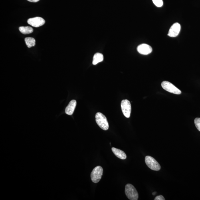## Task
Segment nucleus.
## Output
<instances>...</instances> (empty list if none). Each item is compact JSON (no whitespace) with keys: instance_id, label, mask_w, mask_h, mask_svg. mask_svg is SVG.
<instances>
[{"instance_id":"obj_3","label":"nucleus","mask_w":200,"mask_h":200,"mask_svg":"<svg viewBox=\"0 0 200 200\" xmlns=\"http://www.w3.org/2000/svg\"><path fill=\"white\" fill-rule=\"evenodd\" d=\"M103 173V169L100 166H97L93 170L91 173V178L93 182L97 183L101 179Z\"/></svg>"},{"instance_id":"obj_15","label":"nucleus","mask_w":200,"mask_h":200,"mask_svg":"<svg viewBox=\"0 0 200 200\" xmlns=\"http://www.w3.org/2000/svg\"><path fill=\"white\" fill-rule=\"evenodd\" d=\"M153 3L156 6L158 7H161L163 5L162 0H152Z\"/></svg>"},{"instance_id":"obj_9","label":"nucleus","mask_w":200,"mask_h":200,"mask_svg":"<svg viewBox=\"0 0 200 200\" xmlns=\"http://www.w3.org/2000/svg\"><path fill=\"white\" fill-rule=\"evenodd\" d=\"M137 51L139 54L147 55L152 51V48L146 44H142L139 45L137 48Z\"/></svg>"},{"instance_id":"obj_18","label":"nucleus","mask_w":200,"mask_h":200,"mask_svg":"<svg viewBox=\"0 0 200 200\" xmlns=\"http://www.w3.org/2000/svg\"><path fill=\"white\" fill-rule=\"evenodd\" d=\"M27 1L30 2H32V3H36V2L39 1V0H27Z\"/></svg>"},{"instance_id":"obj_7","label":"nucleus","mask_w":200,"mask_h":200,"mask_svg":"<svg viewBox=\"0 0 200 200\" xmlns=\"http://www.w3.org/2000/svg\"><path fill=\"white\" fill-rule=\"evenodd\" d=\"M45 21L43 18L39 17L30 18L28 20V24L36 28L41 27L45 23Z\"/></svg>"},{"instance_id":"obj_10","label":"nucleus","mask_w":200,"mask_h":200,"mask_svg":"<svg viewBox=\"0 0 200 200\" xmlns=\"http://www.w3.org/2000/svg\"><path fill=\"white\" fill-rule=\"evenodd\" d=\"M76 105V101L75 100H72L70 101L65 109L66 114L71 115L74 112Z\"/></svg>"},{"instance_id":"obj_13","label":"nucleus","mask_w":200,"mask_h":200,"mask_svg":"<svg viewBox=\"0 0 200 200\" xmlns=\"http://www.w3.org/2000/svg\"><path fill=\"white\" fill-rule=\"evenodd\" d=\"M19 30L22 33L25 34H29L33 32V28L29 27H21L19 28Z\"/></svg>"},{"instance_id":"obj_2","label":"nucleus","mask_w":200,"mask_h":200,"mask_svg":"<svg viewBox=\"0 0 200 200\" xmlns=\"http://www.w3.org/2000/svg\"><path fill=\"white\" fill-rule=\"evenodd\" d=\"M125 193L129 200H137L139 195L138 192L132 185L128 184L125 186Z\"/></svg>"},{"instance_id":"obj_8","label":"nucleus","mask_w":200,"mask_h":200,"mask_svg":"<svg viewBox=\"0 0 200 200\" xmlns=\"http://www.w3.org/2000/svg\"><path fill=\"white\" fill-rule=\"evenodd\" d=\"M181 29V26L178 23H174L170 28L168 35L170 37H175L178 35Z\"/></svg>"},{"instance_id":"obj_12","label":"nucleus","mask_w":200,"mask_h":200,"mask_svg":"<svg viewBox=\"0 0 200 200\" xmlns=\"http://www.w3.org/2000/svg\"><path fill=\"white\" fill-rule=\"evenodd\" d=\"M103 60H104V56L103 54L100 53H97L94 54L92 64L94 65H96L99 63L103 61Z\"/></svg>"},{"instance_id":"obj_16","label":"nucleus","mask_w":200,"mask_h":200,"mask_svg":"<svg viewBox=\"0 0 200 200\" xmlns=\"http://www.w3.org/2000/svg\"><path fill=\"white\" fill-rule=\"evenodd\" d=\"M194 123L196 128L200 132V118H196Z\"/></svg>"},{"instance_id":"obj_11","label":"nucleus","mask_w":200,"mask_h":200,"mask_svg":"<svg viewBox=\"0 0 200 200\" xmlns=\"http://www.w3.org/2000/svg\"><path fill=\"white\" fill-rule=\"evenodd\" d=\"M112 150L113 152L118 158L123 160L126 158V155L124 151L115 147H112Z\"/></svg>"},{"instance_id":"obj_4","label":"nucleus","mask_w":200,"mask_h":200,"mask_svg":"<svg viewBox=\"0 0 200 200\" xmlns=\"http://www.w3.org/2000/svg\"><path fill=\"white\" fill-rule=\"evenodd\" d=\"M145 162L149 168L155 171L160 170L161 167L159 163L153 157L147 156L145 157Z\"/></svg>"},{"instance_id":"obj_1","label":"nucleus","mask_w":200,"mask_h":200,"mask_svg":"<svg viewBox=\"0 0 200 200\" xmlns=\"http://www.w3.org/2000/svg\"><path fill=\"white\" fill-rule=\"evenodd\" d=\"M96 121L100 128L104 131L108 130L109 128V125L106 117L102 113L98 112L96 114Z\"/></svg>"},{"instance_id":"obj_5","label":"nucleus","mask_w":200,"mask_h":200,"mask_svg":"<svg viewBox=\"0 0 200 200\" xmlns=\"http://www.w3.org/2000/svg\"><path fill=\"white\" fill-rule=\"evenodd\" d=\"M161 86L164 90L171 93L177 95L181 94V91L179 89L169 82L166 81H163L162 83Z\"/></svg>"},{"instance_id":"obj_6","label":"nucleus","mask_w":200,"mask_h":200,"mask_svg":"<svg viewBox=\"0 0 200 200\" xmlns=\"http://www.w3.org/2000/svg\"><path fill=\"white\" fill-rule=\"evenodd\" d=\"M121 108L124 115L127 118L130 117L131 105L130 101L127 100H123L121 103Z\"/></svg>"},{"instance_id":"obj_17","label":"nucleus","mask_w":200,"mask_h":200,"mask_svg":"<svg viewBox=\"0 0 200 200\" xmlns=\"http://www.w3.org/2000/svg\"><path fill=\"white\" fill-rule=\"evenodd\" d=\"M155 200H165V199L164 197L162 195H159L156 197Z\"/></svg>"},{"instance_id":"obj_14","label":"nucleus","mask_w":200,"mask_h":200,"mask_svg":"<svg viewBox=\"0 0 200 200\" xmlns=\"http://www.w3.org/2000/svg\"><path fill=\"white\" fill-rule=\"evenodd\" d=\"M25 42L27 47L29 48L33 47L35 45V40L33 38H26L25 39Z\"/></svg>"},{"instance_id":"obj_19","label":"nucleus","mask_w":200,"mask_h":200,"mask_svg":"<svg viewBox=\"0 0 200 200\" xmlns=\"http://www.w3.org/2000/svg\"><path fill=\"white\" fill-rule=\"evenodd\" d=\"M156 192H153V193H152V194H153V195H155L156 194Z\"/></svg>"}]
</instances>
